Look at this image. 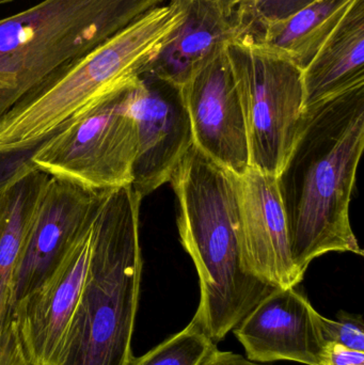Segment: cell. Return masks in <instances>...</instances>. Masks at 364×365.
Instances as JSON below:
<instances>
[{
	"label": "cell",
	"mask_w": 364,
	"mask_h": 365,
	"mask_svg": "<svg viewBox=\"0 0 364 365\" xmlns=\"http://www.w3.org/2000/svg\"><path fill=\"white\" fill-rule=\"evenodd\" d=\"M49 179L34 169L0 192V334L11 315L19 257Z\"/></svg>",
	"instance_id": "cell-16"
},
{
	"label": "cell",
	"mask_w": 364,
	"mask_h": 365,
	"mask_svg": "<svg viewBox=\"0 0 364 365\" xmlns=\"http://www.w3.org/2000/svg\"><path fill=\"white\" fill-rule=\"evenodd\" d=\"M192 122L194 145L236 177L250 167L243 108L226 45L218 48L181 87Z\"/></svg>",
	"instance_id": "cell-9"
},
{
	"label": "cell",
	"mask_w": 364,
	"mask_h": 365,
	"mask_svg": "<svg viewBox=\"0 0 364 365\" xmlns=\"http://www.w3.org/2000/svg\"><path fill=\"white\" fill-rule=\"evenodd\" d=\"M170 182L179 202L181 244L200 282L192 322L217 345L276 287L244 267L236 175L194 145Z\"/></svg>",
	"instance_id": "cell-3"
},
{
	"label": "cell",
	"mask_w": 364,
	"mask_h": 365,
	"mask_svg": "<svg viewBox=\"0 0 364 365\" xmlns=\"http://www.w3.org/2000/svg\"><path fill=\"white\" fill-rule=\"evenodd\" d=\"M214 1L224 11V14L233 17L235 16V13H236L241 0H214Z\"/></svg>",
	"instance_id": "cell-24"
},
{
	"label": "cell",
	"mask_w": 364,
	"mask_h": 365,
	"mask_svg": "<svg viewBox=\"0 0 364 365\" xmlns=\"http://www.w3.org/2000/svg\"><path fill=\"white\" fill-rule=\"evenodd\" d=\"M217 345L190 322L182 331L173 334L128 365H203Z\"/></svg>",
	"instance_id": "cell-18"
},
{
	"label": "cell",
	"mask_w": 364,
	"mask_h": 365,
	"mask_svg": "<svg viewBox=\"0 0 364 365\" xmlns=\"http://www.w3.org/2000/svg\"><path fill=\"white\" fill-rule=\"evenodd\" d=\"M355 0H314L295 14L248 30V36L290 58L305 70Z\"/></svg>",
	"instance_id": "cell-17"
},
{
	"label": "cell",
	"mask_w": 364,
	"mask_h": 365,
	"mask_svg": "<svg viewBox=\"0 0 364 365\" xmlns=\"http://www.w3.org/2000/svg\"><path fill=\"white\" fill-rule=\"evenodd\" d=\"M244 267L276 289L296 287L305 274L295 263L277 177L250 166L236 177Z\"/></svg>",
	"instance_id": "cell-11"
},
{
	"label": "cell",
	"mask_w": 364,
	"mask_h": 365,
	"mask_svg": "<svg viewBox=\"0 0 364 365\" xmlns=\"http://www.w3.org/2000/svg\"><path fill=\"white\" fill-rule=\"evenodd\" d=\"M305 111L364 86V0H355L341 23L303 71Z\"/></svg>",
	"instance_id": "cell-15"
},
{
	"label": "cell",
	"mask_w": 364,
	"mask_h": 365,
	"mask_svg": "<svg viewBox=\"0 0 364 365\" xmlns=\"http://www.w3.org/2000/svg\"><path fill=\"white\" fill-rule=\"evenodd\" d=\"M226 53L243 108L250 166L277 177L305 117L303 70L248 36L227 43Z\"/></svg>",
	"instance_id": "cell-6"
},
{
	"label": "cell",
	"mask_w": 364,
	"mask_h": 365,
	"mask_svg": "<svg viewBox=\"0 0 364 365\" xmlns=\"http://www.w3.org/2000/svg\"><path fill=\"white\" fill-rule=\"evenodd\" d=\"M137 128L132 186L141 197L170 182L194 145L192 122L181 87L143 74L130 98Z\"/></svg>",
	"instance_id": "cell-8"
},
{
	"label": "cell",
	"mask_w": 364,
	"mask_h": 365,
	"mask_svg": "<svg viewBox=\"0 0 364 365\" xmlns=\"http://www.w3.org/2000/svg\"><path fill=\"white\" fill-rule=\"evenodd\" d=\"M140 78L81 111L33 156L31 170L91 191L132 185L137 128L130 98Z\"/></svg>",
	"instance_id": "cell-7"
},
{
	"label": "cell",
	"mask_w": 364,
	"mask_h": 365,
	"mask_svg": "<svg viewBox=\"0 0 364 365\" xmlns=\"http://www.w3.org/2000/svg\"><path fill=\"white\" fill-rule=\"evenodd\" d=\"M100 206L51 278L11 311L26 353L34 364H57L66 329L83 291Z\"/></svg>",
	"instance_id": "cell-12"
},
{
	"label": "cell",
	"mask_w": 364,
	"mask_h": 365,
	"mask_svg": "<svg viewBox=\"0 0 364 365\" xmlns=\"http://www.w3.org/2000/svg\"><path fill=\"white\" fill-rule=\"evenodd\" d=\"M321 365H364V351L340 344H327Z\"/></svg>",
	"instance_id": "cell-22"
},
{
	"label": "cell",
	"mask_w": 364,
	"mask_h": 365,
	"mask_svg": "<svg viewBox=\"0 0 364 365\" xmlns=\"http://www.w3.org/2000/svg\"><path fill=\"white\" fill-rule=\"evenodd\" d=\"M132 185L105 190L78 304L56 365H128L142 276L139 212Z\"/></svg>",
	"instance_id": "cell-4"
},
{
	"label": "cell",
	"mask_w": 364,
	"mask_h": 365,
	"mask_svg": "<svg viewBox=\"0 0 364 365\" xmlns=\"http://www.w3.org/2000/svg\"><path fill=\"white\" fill-rule=\"evenodd\" d=\"M318 326L325 344L333 343L364 351V323L361 315L340 311L337 319H329L320 314Z\"/></svg>",
	"instance_id": "cell-20"
},
{
	"label": "cell",
	"mask_w": 364,
	"mask_h": 365,
	"mask_svg": "<svg viewBox=\"0 0 364 365\" xmlns=\"http://www.w3.org/2000/svg\"><path fill=\"white\" fill-rule=\"evenodd\" d=\"M314 0H241L236 19L241 34L252 28L288 19Z\"/></svg>",
	"instance_id": "cell-19"
},
{
	"label": "cell",
	"mask_w": 364,
	"mask_h": 365,
	"mask_svg": "<svg viewBox=\"0 0 364 365\" xmlns=\"http://www.w3.org/2000/svg\"><path fill=\"white\" fill-rule=\"evenodd\" d=\"M19 1V0H0V6L2 4H11V2Z\"/></svg>",
	"instance_id": "cell-25"
},
{
	"label": "cell",
	"mask_w": 364,
	"mask_h": 365,
	"mask_svg": "<svg viewBox=\"0 0 364 365\" xmlns=\"http://www.w3.org/2000/svg\"><path fill=\"white\" fill-rule=\"evenodd\" d=\"M183 19L170 0L51 73L0 118V192L31 171L33 156L81 111L136 83Z\"/></svg>",
	"instance_id": "cell-2"
},
{
	"label": "cell",
	"mask_w": 364,
	"mask_h": 365,
	"mask_svg": "<svg viewBox=\"0 0 364 365\" xmlns=\"http://www.w3.org/2000/svg\"><path fill=\"white\" fill-rule=\"evenodd\" d=\"M165 0H43L0 19V118L51 73Z\"/></svg>",
	"instance_id": "cell-5"
},
{
	"label": "cell",
	"mask_w": 364,
	"mask_h": 365,
	"mask_svg": "<svg viewBox=\"0 0 364 365\" xmlns=\"http://www.w3.org/2000/svg\"><path fill=\"white\" fill-rule=\"evenodd\" d=\"M183 19L145 74L182 87L220 47L239 38L236 15L214 0H173Z\"/></svg>",
	"instance_id": "cell-14"
},
{
	"label": "cell",
	"mask_w": 364,
	"mask_h": 365,
	"mask_svg": "<svg viewBox=\"0 0 364 365\" xmlns=\"http://www.w3.org/2000/svg\"><path fill=\"white\" fill-rule=\"evenodd\" d=\"M0 365H36L26 353L12 313L0 334Z\"/></svg>",
	"instance_id": "cell-21"
},
{
	"label": "cell",
	"mask_w": 364,
	"mask_h": 365,
	"mask_svg": "<svg viewBox=\"0 0 364 365\" xmlns=\"http://www.w3.org/2000/svg\"><path fill=\"white\" fill-rule=\"evenodd\" d=\"M203 365H266L254 362L239 354L222 351L216 349Z\"/></svg>",
	"instance_id": "cell-23"
},
{
	"label": "cell",
	"mask_w": 364,
	"mask_h": 365,
	"mask_svg": "<svg viewBox=\"0 0 364 365\" xmlns=\"http://www.w3.org/2000/svg\"><path fill=\"white\" fill-rule=\"evenodd\" d=\"M104 191H91L51 178L38 202L17 264L13 307L38 291L57 270Z\"/></svg>",
	"instance_id": "cell-10"
},
{
	"label": "cell",
	"mask_w": 364,
	"mask_h": 365,
	"mask_svg": "<svg viewBox=\"0 0 364 365\" xmlns=\"http://www.w3.org/2000/svg\"><path fill=\"white\" fill-rule=\"evenodd\" d=\"M320 313L296 287L276 289L233 329L246 358L259 364L294 361L321 365L324 339Z\"/></svg>",
	"instance_id": "cell-13"
},
{
	"label": "cell",
	"mask_w": 364,
	"mask_h": 365,
	"mask_svg": "<svg viewBox=\"0 0 364 365\" xmlns=\"http://www.w3.org/2000/svg\"><path fill=\"white\" fill-rule=\"evenodd\" d=\"M364 147V86L305 111L277 175L295 263L305 274L329 252L363 255L350 203Z\"/></svg>",
	"instance_id": "cell-1"
}]
</instances>
